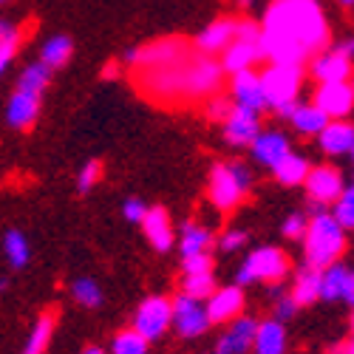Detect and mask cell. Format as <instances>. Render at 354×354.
<instances>
[{
  "label": "cell",
  "mask_w": 354,
  "mask_h": 354,
  "mask_svg": "<svg viewBox=\"0 0 354 354\" xmlns=\"http://www.w3.org/2000/svg\"><path fill=\"white\" fill-rule=\"evenodd\" d=\"M261 43L270 63L309 66L329 46V23L317 0H272L261 23Z\"/></svg>",
  "instance_id": "cell-1"
},
{
  "label": "cell",
  "mask_w": 354,
  "mask_h": 354,
  "mask_svg": "<svg viewBox=\"0 0 354 354\" xmlns=\"http://www.w3.org/2000/svg\"><path fill=\"white\" fill-rule=\"evenodd\" d=\"M255 187V170L244 159H221L210 167L207 198L218 213H232L250 198Z\"/></svg>",
  "instance_id": "cell-2"
},
{
  "label": "cell",
  "mask_w": 354,
  "mask_h": 354,
  "mask_svg": "<svg viewBox=\"0 0 354 354\" xmlns=\"http://www.w3.org/2000/svg\"><path fill=\"white\" fill-rule=\"evenodd\" d=\"M301 250H304V263L317 267V270H326L329 263L343 261V255L348 250V230L335 216V210L312 216L309 232L301 241Z\"/></svg>",
  "instance_id": "cell-3"
},
{
  "label": "cell",
  "mask_w": 354,
  "mask_h": 354,
  "mask_svg": "<svg viewBox=\"0 0 354 354\" xmlns=\"http://www.w3.org/2000/svg\"><path fill=\"white\" fill-rule=\"evenodd\" d=\"M292 272V261L289 255L275 247V244H261V247H252L241 263L235 267L232 272V281L250 289V286H258V283H278V281H286Z\"/></svg>",
  "instance_id": "cell-4"
},
{
  "label": "cell",
  "mask_w": 354,
  "mask_h": 354,
  "mask_svg": "<svg viewBox=\"0 0 354 354\" xmlns=\"http://www.w3.org/2000/svg\"><path fill=\"white\" fill-rule=\"evenodd\" d=\"M263 85H267L270 111L281 120H289L292 111L301 102V88H304V66L295 63H270L261 68Z\"/></svg>",
  "instance_id": "cell-5"
},
{
  "label": "cell",
  "mask_w": 354,
  "mask_h": 354,
  "mask_svg": "<svg viewBox=\"0 0 354 354\" xmlns=\"http://www.w3.org/2000/svg\"><path fill=\"white\" fill-rule=\"evenodd\" d=\"M346 173L335 165V162H320V165H312V173L304 185V193H306V213L309 216H317V213H326L332 210L337 198L343 196L346 190Z\"/></svg>",
  "instance_id": "cell-6"
},
{
  "label": "cell",
  "mask_w": 354,
  "mask_h": 354,
  "mask_svg": "<svg viewBox=\"0 0 354 354\" xmlns=\"http://www.w3.org/2000/svg\"><path fill=\"white\" fill-rule=\"evenodd\" d=\"M267 60V51L261 43V26L252 20L239 23V37H235L224 54H221V66L227 74H239L244 68H258V63Z\"/></svg>",
  "instance_id": "cell-7"
},
{
  "label": "cell",
  "mask_w": 354,
  "mask_h": 354,
  "mask_svg": "<svg viewBox=\"0 0 354 354\" xmlns=\"http://www.w3.org/2000/svg\"><path fill=\"white\" fill-rule=\"evenodd\" d=\"M213 329L207 301L193 298L187 292L173 295V332L179 340H198Z\"/></svg>",
  "instance_id": "cell-8"
},
{
  "label": "cell",
  "mask_w": 354,
  "mask_h": 354,
  "mask_svg": "<svg viewBox=\"0 0 354 354\" xmlns=\"http://www.w3.org/2000/svg\"><path fill=\"white\" fill-rule=\"evenodd\" d=\"M131 326L151 343H159L167 332H173V298H167V295H147V298H142L133 312Z\"/></svg>",
  "instance_id": "cell-9"
},
{
  "label": "cell",
  "mask_w": 354,
  "mask_h": 354,
  "mask_svg": "<svg viewBox=\"0 0 354 354\" xmlns=\"http://www.w3.org/2000/svg\"><path fill=\"white\" fill-rule=\"evenodd\" d=\"M292 151H295V147H292V136L286 131H281V128H263L258 133V139L250 145L247 153H250V159H252L255 167L272 173Z\"/></svg>",
  "instance_id": "cell-10"
},
{
  "label": "cell",
  "mask_w": 354,
  "mask_h": 354,
  "mask_svg": "<svg viewBox=\"0 0 354 354\" xmlns=\"http://www.w3.org/2000/svg\"><path fill=\"white\" fill-rule=\"evenodd\" d=\"M230 97L235 105L250 108L255 113L270 111V97H267V85L258 68H244L239 74H230Z\"/></svg>",
  "instance_id": "cell-11"
},
{
  "label": "cell",
  "mask_w": 354,
  "mask_h": 354,
  "mask_svg": "<svg viewBox=\"0 0 354 354\" xmlns=\"http://www.w3.org/2000/svg\"><path fill=\"white\" fill-rule=\"evenodd\" d=\"M261 131H263L261 113H255L250 108H241V105H235L232 113L221 125V136H224L227 147H232V151H250V145L258 139Z\"/></svg>",
  "instance_id": "cell-12"
},
{
  "label": "cell",
  "mask_w": 354,
  "mask_h": 354,
  "mask_svg": "<svg viewBox=\"0 0 354 354\" xmlns=\"http://www.w3.org/2000/svg\"><path fill=\"white\" fill-rule=\"evenodd\" d=\"M306 71L317 85L320 82H348V80H354V60L346 57L340 48L326 46L309 60Z\"/></svg>",
  "instance_id": "cell-13"
},
{
  "label": "cell",
  "mask_w": 354,
  "mask_h": 354,
  "mask_svg": "<svg viewBox=\"0 0 354 354\" xmlns=\"http://www.w3.org/2000/svg\"><path fill=\"white\" fill-rule=\"evenodd\" d=\"M255 332H258V317L244 312L241 317H235L232 323H227V326L221 329V335L216 337L213 351L216 354H252Z\"/></svg>",
  "instance_id": "cell-14"
},
{
  "label": "cell",
  "mask_w": 354,
  "mask_h": 354,
  "mask_svg": "<svg viewBox=\"0 0 354 354\" xmlns=\"http://www.w3.org/2000/svg\"><path fill=\"white\" fill-rule=\"evenodd\" d=\"M210 317H213V326H227L235 317H241L247 309V289L239 283H224L213 292V298L207 301Z\"/></svg>",
  "instance_id": "cell-15"
},
{
  "label": "cell",
  "mask_w": 354,
  "mask_h": 354,
  "mask_svg": "<svg viewBox=\"0 0 354 354\" xmlns=\"http://www.w3.org/2000/svg\"><path fill=\"white\" fill-rule=\"evenodd\" d=\"M312 100L329 113V120H348L354 113V82H320Z\"/></svg>",
  "instance_id": "cell-16"
},
{
  "label": "cell",
  "mask_w": 354,
  "mask_h": 354,
  "mask_svg": "<svg viewBox=\"0 0 354 354\" xmlns=\"http://www.w3.org/2000/svg\"><path fill=\"white\" fill-rule=\"evenodd\" d=\"M142 227V235L147 247H151L153 252H170L176 247V241H179V232L173 230V221H170V213L165 207H159V204H153L151 210H147L145 221L139 224Z\"/></svg>",
  "instance_id": "cell-17"
},
{
  "label": "cell",
  "mask_w": 354,
  "mask_h": 354,
  "mask_svg": "<svg viewBox=\"0 0 354 354\" xmlns=\"http://www.w3.org/2000/svg\"><path fill=\"white\" fill-rule=\"evenodd\" d=\"M40 111H43V97L26 94L15 88L12 97L6 100V108H3V122L9 131H28L40 120Z\"/></svg>",
  "instance_id": "cell-18"
},
{
  "label": "cell",
  "mask_w": 354,
  "mask_h": 354,
  "mask_svg": "<svg viewBox=\"0 0 354 354\" xmlns=\"http://www.w3.org/2000/svg\"><path fill=\"white\" fill-rule=\"evenodd\" d=\"M315 142H317V151L326 159H343L354 147V122L351 120H332Z\"/></svg>",
  "instance_id": "cell-19"
},
{
  "label": "cell",
  "mask_w": 354,
  "mask_h": 354,
  "mask_svg": "<svg viewBox=\"0 0 354 354\" xmlns=\"http://www.w3.org/2000/svg\"><path fill=\"white\" fill-rule=\"evenodd\" d=\"M239 23L241 20H232V17H218V20H213L210 26H204L201 32H198V37H196V48L201 51V54H207V57H221L224 54V48L239 37Z\"/></svg>",
  "instance_id": "cell-20"
},
{
  "label": "cell",
  "mask_w": 354,
  "mask_h": 354,
  "mask_svg": "<svg viewBox=\"0 0 354 354\" xmlns=\"http://www.w3.org/2000/svg\"><path fill=\"white\" fill-rule=\"evenodd\" d=\"M289 323L278 317H263L258 320V332H255V346L252 354H286L289 351Z\"/></svg>",
  "instance_id": "cell-21"
},
{
  "label": "cell",
  "mask_w": 354,
  "mask_h": 354,
  "mask_svg": "<svg viewBox=\"0 0 354 354\" xmlns=\"http://www.w3.org/2000/svg\"><path fill=\"white\" fill-rule=\"evenodd\" d=\"M286 122H289V128L298 133V136L317 139L323 133V128H326L332 120H329V113L312 100V102H298V108L292 111V116H289Z\"/></svg>",
  "instance_id": "cell-22"
},
{
  "label": "cell",
  "mask_w": 354,
  "mask_h": 354,
  "mask_svg": "<svg viewBox=\"0 0 354 354\" xmlns=\"http://www.w3.org/2000/svg\"><path fill=\"white\" fill-rule=\"evenodd\" d=\"M292 295L304 309L312 306V304H320L323 301V270L317 267H309V263H301L298 270L292 272Z\"/></svg>",
  "instance_id": "cell-23"
},
{
  "label": "cell",
  "mask_w": 354,
  "mask_h": 354,
  "mask_svg": "<svg viewBox=\"0 0 354 354\" xmlns=\"http://www.w3.org/2000/svg\"><path fill=\"white\" fill-rule=\"evenodd\" d=\"M216 232L201 224V221H185L179 227V241H176V247H179V255L187 258V255H201V252H213L216 247Z\"/></svg>",
  "instance_id": "cell-24"
},
{
  "label": "cell",
  "mask_w": 354,
  "mask_h": 354,
  "mask_svg": "<svg viewBox=\"0 0 354 354\" xmlns=\"http://www.w3.org/2000/svg\"><path fill=\"white\" fill-rule=\"evenodd\" d=\"M351 275H354V267H348L346 261L329 263V267L323 270V301L320 304H343Z\"/></svg>",
  "instance_id": "cell-25"
},
{
  "label": "cell",
  "mask_w": 354,
  "mask_h": 354,
  "mask_svg": "<svg viewBox=\"0 0 354 354\" xmlns=\"http://www.w3.org/2000/svg\"><path fill=\"white\" fill-rule=\"evenodd\" d=\"M309 173H312V162L298 153V151H292L275 170H272V179L281 185V187H304L306 179H309Z\"/></svg>",
  "instance_id": "cell-26"
},
{
  "label": "cell",
  "mask_w": 354,
  "mask_h": 354,
  "mask_svg": "<svg viewBox=\"0 0 354 354\" xmlns=\"http://www.w3.org/2000/svg\"><path fill=\"white\" fill-rule=\"evenodd\" d=\"M3 258L12 272H23L32 263V244H28L26 232L17 227H9L3 232Z\"/></svg>",
  "instance_id": "cell-27"
},
{
  "label": "cell",
  "mask_w": 354,
  "mask_h": 354,
  "mask_svg": "<svg viewBox=\"0 0 354 354\" xmlns=\"http://www.w3.org/2000/svg\"><path fill=\"white\" fill-rule=\"evenodd\" d=\"M54 326H57L54 312L37 315L32 329H28V335H26V340H23L20 354H46L48 346H51V337H54Z\"/></svg>",
  "instance_id": "cell-28"
},
{
  "label": "cell",
  "mask_w": 354,
  "mask_h": 354,
  "mask_svg": "<svg viewBox=\"0 0 354 354\" xmlns=\"http://www.w3.org/2000/svg\"><path fill=\"white\" fill-rule=\"evenodd\" d=\"M51 68L40 60H32V63H26L20 71H17V80H15V88L17 91H26V94H37V97H43L46 94V88H48V82H51Z\"/></svg>",
  "instance_id": "cell-29"
},
{
  "label": "cell",
  "mask_w": 354,
  "mask_h": 354,
  "mask_svg": "<svg viewBox=\"0 0 354 354\" xmlns=\"http://www.w3.org/2000/svg\"><path fill=\"white\" fill-rule=\"evenodd\" d=\"M68 295H71V301H74L80 309H88V312H94V309H100V306L105 304V289H102L100 281L91 278V275L74 278L71 286H68Z\"/></svg>",
  "instance_id": "cell-30"
},
{
  "label": "cell",
  "mask_w": 354,
  "mask_h": 354,
  "mask_svg": "<svg viewBox=\"0 0 354 354\" xmlns=\"http://www.w3.org/2000/svg\"><path fill=\"white\" fill-rule=\"evenodd\" d=\"M71 57H74V40L68 35H51L43 40L40 46V60L51 68V71H60L71 63Z\"/></svg>",
  "instance_id": "cell-31"
},
{
  "label": "cell",
  "mask_w": 354,
  "mask_h": 354,
  "mask_svg": "<svg viewBox=\"0 0 354 354\" xmlns=\"http://www.w3.org/2000/svg\"><path fill=\"white\" fill-rule=\"evenodd\" d=\"M267 298H270V309H272L270 315L278 317V320H283V323H292L295 317H298V312L304 309L298 301H295L292 289H289L283 281L267 286Z\"/></svg>",
  "instance_id": "cell-32"
},
{
  "label": "cell",
  "mask_w": 354,
  "mask_h": 354,
  "mask_svg": "<svg viewBox=\"0 0 354 354\" xmlns=\"http://www.w3.org/2000/svg\"><path fill=\"white\" fill-rule=\"evenodd\" d=\"M23 43V28L15 20L0 23V71H9Z\"/></svg>",
  "instance_id": "cell-33"
},
{
  "label": "cell",
  "mask_w": 354,
  "mask_h": 354,
  "mask_svg": "<svg viewBox=\"0 0 354 354\" xmlns=\"http://www.w3.org/2000/svg\"><path fill=\"white\" fill-rule=\"evenodd\" d=\"M111 354H151V340L145 335H139L133 326L116 332L111 337V346H108Z\"/></svg>",
  "instance_id": "cell-34"
},
{
  "label": "cell",
  "mask_w": 354,
  "mask_h": 354,
  "mask_svg": "<svg viewBox=\"0 0 354 354\" xmlns=\"http://www.w3.org/2000/svg\"><path fill=\"white\" fill-rule=\"evenodd\" d=\"M216 289H218V283H216V275H213V272H198V275H182V292L193 295V298H201V301H210Z\"/></svg>",
  "instance_id": "cell-35"
},
{
  "label": "cell",
  "mask_w": 354,
  "mask_h": 354,
  "mask_svg": "<svg viewBox=\"0 0 354 354\" xmlns=\"http://www.w3.org/2000/svg\"><path fill=\"white\" fill-rule=\"evenodd\" d=\"M216 247H218L221 255L244 252L250 247V230H244V227H227V230H221Z\"/></svg>",
  "instance_id": "cell-36"
},
{
  "label": "cell",
  "mask_w": 354,
  "mask_h": 354,
  "mask_svg": "<svg viewBox=\"0 0 354 354\" xmlns=\"http://www.w3.org/2000/svg\"><path fill=\"white\" fill-rule=\"evenodd\" d=\"M309 221H312V216L306 210H292L281 221V235L286 241H304L306 232H309Z\"/></svg>",
  "instance_id": "cell-37"
},
{
  "label": "cell",
  "mask_w": 354,
  "mask_h": 354,
  "mask_svg": "<svg viewBox=\"0 0 354 354\" xmlns=\"http://www.w3.org/2000/svg\"><path fill=\"white\" fill-rule=\"evenodd\" d=\"M100 179H102V162L88 159V162L80 167V173H77V193H80V196L91 193V190L100 185Z\"/></svg>",
  "instance_id": "cell-38"
},
{
  "label": "cell",
  "mask_w": 354,
  "mask_h": 354,
  "mask_svg": "<svg viewBox=\"0 0 354 354\" xmlns=\"http://www.w3.org/2000/svg\"><path fill=\"white\" fill-rule=\"evenodd\" d=\"M335 216L343 221V227L348 230V232H354V179L346 185V190H343V196L337 198V204H335Z\"/></svg>",
  "instance_id": "cell-39"
},
{
  "label": "cell",
  "mask_w": 354,
  "mask_h": 354,
  "mask_svg": "<svg viewBox=\"0 0 354 354\" xmlns=\"http://www.w3.org/2000/svg\"><path fill=\"white\" fill-rule=\"evenodd\" d=\"M232 108H235V102H232V97H224V94H213V97H207V105H204V113H207V120L210 122H218V125H224V120L232 113Z\"/></svg>",
  "instance_id": "cell-40"
},
{
  "label": "cell",
  "mask_w": 354,
  "mask_h": 354,
  "mask_svg": "<svg viewBox=\"0 0 354 354\" xmlns=\"http://www.w3.org/2000/svg\"><path fill=\"white\" fill-rule=\"evenodd\" d=\"M213 267H216L213 252H201V255H187V258H182V275L213 272Z\"/></svg>",
  "instance_id": "cell-41"
},
{
  "label": "cell",
  "mask_w": 354,
  "mask_h": 354,
  "mask_svg": "<svg viewBox=\"0 0 354 354\" xmlns=\"http://www.w3.org/2000/svg\"><path fill=\"white\" fill-rule=\"evenodd\" d=\"M147 210H151V204H147L145 198H139V196H131V198L122 201V218L128 224H142Z\"/></svg>",
  "instance_id": "cell-42"
},
{
  "label": "cell",
  "mask_w": 354,
  "mask_h": 354,
  "mask_svg": "<svg viewBox=\"0 0 354 354\" xmlns=\"http://www.w3.org/2000/svg\"><path fill=\"white\" fill-rule=\"evenodd\" d=\"M335 48H340L346 57H351V60H354V35H348V37L337 40V43H335Z\"/></svg>",
  "instance_id": "cell-43"
},
{
  "label": "cell",
  "mask_w": 354,
  "mask_h": 354,
  "mask_svg": "<svg viewBox=\"0 0 354 354\" xmlns=\"http://www.w3.org/2000/svg\"><path fill=\"white\" fill-rule=\"evenodd\" d=\"M116 74H120V66H116V63L102 66V80H116Z\"/></svg>",
  "instance_id": "cell-44"
},
{
  "label": "cell",
  "mask_w": 354,
  "mask_h": 354,
  "mask_svg": "<svg viewBox=\"0 0 354 354\" xmlns=\"http://www.w3.org/2000/svg\"><path fill=\"white\" fill-rule=\"evenodd\" d=\"M343 304L354 309V275H351V283H348V289H346V298H343Z\"/></svg>",
  "instance_id": "cell-45"
},
{
  "label": "cell",
  "mask_w": 354,
  "mask_h": 354,
  "mask_svg": "<svg viewBox=\"0 0 354 354\" xmlns=\"http://www.w3.org/2000/svg\"><path fill=\"white\" fill-rule=\"evenodd\" d=\"M80 354H111V351H105L102 346H85Z\"/></svg>",
  "instance_id": "cell-46"
},
{
  "label": "cell",
  "mask_w": 354,
  "mask_h": 354,
  "mask_svg": "<svg viewBox=\"0 0 354 354\" xmlns=\"http://www.w3.org/2000/svg\"><path fill=\"white\" fill-rule=\"evenodd\" d=\"M340 351H343V354H354V337H351V340H348V343H346Z\"/></svg>",
  "instance_id": "cell-47"
},
{
  "label": "cell",
  "mask_w": 354,
  "mask_h": 354,
  "mask_svg": "<svg viewBox=\"0 0 354 354\" xmlns=\"http://www.w3.org/2000/svg\"><path fill=\"white\" fill-rule=\"evenodd\" d=\"M337 3H340L343 9H351V6H354V0H337Z\"/></svg>",
  "instance_id": "cell-48"
},
{
  "label": "cell",
  "mask_w": 354,
  "mask_h": 354,
  "mask_svg": "<svg viewBox=\"0 0 354 354\" xmlns=\"http://www.w3.org/2000/svg\"><path fill=\"white\" fill-rule=\"evenodd\" d=\"M346 159H348V165H351V173H354V147H351V153H348Z\"/></svg>",
  "instance_id": "cell-49"
},
{
  "label": "cell",
  "mask_w": 354,
  "mask_h": 354,
  "mask_svg": "<svg viewBox=\"0 0 354 354\" xmlns=\"http://www.w3.org/2000/svg\"><path fill=\"white\" fill-rule=\"evenodd\" d=\"M201 354H216V351H201Z\"/></svg>",
  "instance_id": "cell-50"
},
{
  "label": "cell",
  "mask_w": 354,
  "mask_h": 354,
  "mask_svg": "<svg viewBox=\"0 0 354 354\" xmlns=\"http://www.w3.org/2000/svg\"><path fill=\"white\" fill-rule=\"evenodd\" d=\"M351 332H354V317H351Z\"/></svg>",
  "instance_id": "cell-51"
},
{
  "label": "cell",
  "mask_w": 354,
  "mask_h": 354,
  "mask_svg": "<svg viewBox=\"0 0 354 354\" xmlns=\"http://www.w3.org/2000/svg\"><path fill=\"white\" fill-rule=\"evenodd\" d=\"M332 354H343V351H332Z\"/></svg>",
  "instance_id": "cell-52"
},
{
  "label": "cell",
  "mask_w": 354,
  "mask_h": 354,
  "mask_svg": "<svg viewBox=\"0 0 354 354\" xmlns=\"http://www.w3.org/2000/svg\"><path fill=\"white\" fill-rule=\"evenodd\" d=\"M3 3H6V0H3Z\"/></svg>",
  "instance_id": "cell-53"
},
{
  "label": "cell",
  "mask_w": 354,
  "mask_h": 354,
  "mask_svg": "<svg viewBox=\"0 0 354 354\" xmlns=\"http://www.w3.org/2000/svg\"><path fill=\"white\" fill-rule=\"evenodd\" d=\"M351 82H354V80H351Z\"/></svg>",
  "instance_id": "cell-54"
}]
</instances>
